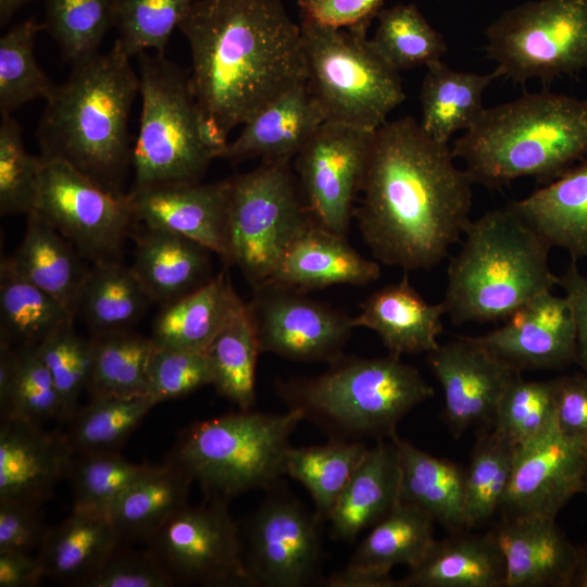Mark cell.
I'll use <instances>...</instances> for the list:
<instances>
[{"mask_svg":"<svg viewBox=\"0 0 587 587\" xmlns=\"http://www.w3.org/2000/svg\"><path fill=\"white\" fill-rule=\"evenodd\" d=\"M150 466L132 463L117 451L76 454L67 476L73 490V510L108 515Z\"/></svg>","mask_w":587,"mask_h":587,"instance_id":"bcb514c9","label":"cell"},{"mask_svg":"<svg viewBox=\"0 0 587 587\" xmlns=\"http://www.w3.org/2000/svg\"><path fill=\"white\" fill-rule=\"evenodd\" d=\"M115 0H47V30L73 64L97 53L107 32L114 26Z\"/></svg>","mask_w":587,"mask_h":587,"instance_id":"7dc6e473","label":"cell"},{"mask_svg":"<svg viewBox=\"0 0 587 587\" xmlns=\"http://www.w3.org/2000/svg\"><path fill=\"white\" fill-rule=\"evenodd\" d=\"M369 446L363 440L334 439L325 445L290 446L285 462L286 475L298 480L310 494L320 523L328 522Z\"/></svg>","mask_w":587,"mask_h":587,"instance_id":"f35d334b","label":"cell"},{"mask_svg":"<svg viewBox=\"0 0 587 587\" xmlns=\"http://www.w3.org/2000/svg\"><path fill=\"white\" fill-rule=\"evenodd\" d=\"M475 338L520 370L563 369L576 361V323L566 296L544 292Z\"/></svg>","mask_w":587,"mask_h":587,"instance_id":"ffe728a7","label":"cell"},{"mask_svg":"<svg viewBox=\"0 0 587 587\" xmlns=\"http://www.w3.org/2000/svg\"><path fill=\"white\" fill-rule=\"evenodd\" d=\"M48 528L39 507L0 501V552H29L40 548Z\"/></svg>","mask_w":587,"mask_h":587,"instance_id":"680465c9","label":"cell"},{"mask_svg":"<svg viewBox=\"0 0 587 587\" xmlns=\"http://www.w3.org/2000/svg\"><path fill=\"white\" fill-rule=\"evenodd\" d=\"M555 379V425L567 439L587 449V376Z\"/></svg>","mask_w":587,"mask_h":587,"instance_id":"9f6ffc18","label":"cell"},{"mask_svg":"<svg viewBox=\"0 0 587 587\" xmlns=\"http://www.w3.org/2000/svg\"><path fill=\"white\" fill-rule=\"evenodd\" d=\"M516 447L492 428L476 441L464 471V517L466 530L486 524L500 510Z\"/></svg>","mask_w":587,"mask_h":587,"instance_id":"ee69618b","label":"cell"},{"mask_svg":"<svg viewBox=\"0 0 587 587\" xmlns=\"http://www.w3.org/2000/svg\"><path fill=\"white\" fill-rule=\"evenodd\" d=\"M127 195L135 221L189 238L228 263L229 179L154 185Z\"/></svg>","mask_w":587,"mask_h":587,"instance_id":"d6986e66","label":"cell"},{"mask_svg":"<svg viewBox=\"0 0 587 587\" xmlns=\"http://www.w3.org/2000/svg\"><path fill=\"white\" fill-rule=\"evenodd\" d=\"M175 582L149 550L124 551L118 548L82 587H171Z\"/></svg>","mask_w":587,"mask_h":587,"instance_id":"11a10c76","label":"cell"},{"mask_svg":"<svg viewBox=\"0 0 587 587\" xmlns=\"http://www.w3.org/2000/svg\"><path fill=\"white\" fill-rule=\"evenodd\" d=\"M247 305L260 352L290 360L332 363L344 355L354 328L347 314L274 284L254 288Z\"/></svg>","mask_w":587,"mask_h":587,"instance_id":"2e32d148","label":"cell"},{"mask_svg":"<svg viewBox=\"0 0 587 587\" xmlns=\"http://www.w3.org/2000/svg\"><path fill=\"white\" fill-rule=\"evenodd\" d=\"M427 362L444 394V414L451 432L491 425L498 403L521 371L475 336H459L427 353Z\"/></svg>","mask_w":587,"mask_h":587,"instance_id":"e0dca14e","label":"cell"},{"mask_svg":"<svg viewBox=\"0 0 587 587\" xmlns=\"http://www.w3.org/2000/svg\"><path fill=\"white\" fill-rule=\"evenodd\" d=\"M153 300L133 272L120 262L93 264L82 287L76 313L93 335L129 330Z\"/></svg>","mask_w":587,"mask_h":587,"instance_id":"8d00e7d4","label":"cell"},{"mask_svg":"<svg viewBox=\"0 0 587 587\" xmlns=\"http://www.w3.org/2000/svg\"><path fill=\"white\" fill-rule=\"evenodd\" d=\"M304 420L250 410L195 422L184 428L166 462L196 482L207 499L229 501L253 489H271L286 475L290 437Z\"/></svg>","mask_w":587,"mask_h":587,"instance_id":"52a82bcc","label":"cell"},{"mask_svg":"<svg viewBox=\"0 0 587 587\" xmlns=\"http://www.w3.org/2000/svg\"><path fill=\"white\" fill-rule=\"evenodd\" d=\"M586 449L565 438L557 425L517 446L510 482L501 503L503 519L542 516L557 519L583 492Z\"/></svg>","mask_w":587,"mask_h":587,"instance_id":"ac0fdd59","label":"cell"},{"mask_svg":"<svg viewBox=\"0 0 587 587\" xmlns=\"http://www.w3.org/2000/svg\"><path fill=\"white\" fill-rule=\"evenodd\" d=\"M227 501L186 504L147 541L176 584L253 587L247 572L240 527Z\"/></svg>","mask_w":587,"mask_h":587,"instance_id":"4fadbf2b","label":"cell"},{"mask_svg":"<svg viewBox=\"0 0 587 587\" xmlns=\"http://www.w3.org/2000/svg\"><path fill=\"white\" fill-rule=\"evenodd\" d=\"M120 542L108 515L73 510L61 524L48 528L37 558L45 577L82 587Z\"/></svg>","mask_w":587,"mask_h":587,"instance_id":"1f68e13d","label":"cell"},{"mask_svg":"<svg viewBox=\"0 0 587 587\" xmlns=\"http://www.w3.org/2000/svg\"><path fill=\"white\" fill-rule=\"evenodd\" d=\"M555 426V379L526 380L519 376L503 392L492 429L515 447Z\"/></svg>","mask_w":587,"mask_h":587,"instance_id":"c3c4849f","label":"cell"},{"mask_svg":"<svg viewBox=\"0 0 587 587\" xmlns=\"http://www.w3.org/2000/svg\"><path fill=\"white\" fill-rule=\"evenodd\" d=\"M560 286L571 302L576 323V361L587 376V276L576 265L566 267L560 276Z\"/></svg>","mask_w":587,"mask_h":587,"instance_id":"91938a15","label":"cell"},{"mask_svg":"<svg viewBox=\"0 0 587 587\" xmlns=\"http://www.w3.org/2000/svg\"><path fill=\"white\" fill-rule=\"evenodd\" d=\"M371 42L396 71L427 67L441 60L448 45L413 3L382 9Z\"/></svg>","mask_w":587,"mask_h":587,"instance_id":"7bdbcfd3","label":"cell"},{"mask_svg":"<svg viewBox=\"0 0 587 587\" xmlns=\"http://www.w3.org/2000/svg\"><path fill=\"white\" fill-rule=\"evenodd\" d=\"M435 521L422 509L399 501L357 547L348 563L324 578L327 587H397L391 570L412 569L428 554L437 539Z\"/></svg>","mask_w":587,"mask_h":587,"instance_id":"44dd1931","label":"cell"},{"mask_svg":"<svg viewBox=\"0 0 587 587\" xmlns=\"http://www.w3.org/2000/svg\"><path fill=\"white\" fill-rule=\"evenodd\" d=\"M191 484L192 480L170 462L151 465L108 514L120 540L147 542L175 512L188 504Z\"/></svg>","mask_w":587,"mask_h":587,"instance_id":"d590c367","label":"cell"},{"mask_svg":"<svg viewBox=\"0 0 587 587\" xmlns=\"http://www.w3.org/2000/svg\"><path fill=\"white\" fill-rule=\"evenodd\" d=\"M323 374L279 387L288 409L302 411L330 438L375 440L397 435L399 422L434 396L420 371L401 357L341 355Z\"/></svg>","mask_w":587,"mask_h":587,"instance_id":"8992f818","label":"cell"},{"mask_svg":"<svg viewBox=\"0 0 587 587\" xmlns=\"http://www.w3.org/2000/svg\"><path fill=\"white\" fill-rule=\"evenodd\" d=\"M444 302L428 303L411 285L407 274L370 295L352 317L355 327L373 330L389 353L430 352L444 330Z\"/></svg>","mask_w":587,"mask_h":587,"instance_id":"d4e9b609","label":"cell"},{"mask_svg":"<svg viewBox=\"0 0 587 587\" xmlns=\"http://www.w3.org/2000/svg\"><path fill=\"white\" fill-rule=\"evenodd\" d=\"M571 587H587V544L576 545V563Z\"/></svg>","mask_w":587,"mask_h":587,"instance_id":"e7e4bbea","label":"cell"},{"mask_svg":"<svg viewBox=\"0 0 587 587\" xmlns=\"http://www.w3.org/2000/svg\"><path fill=\"white\" fill-rule=\"evenodd\" d=\"M45 577L38 558L29 552H0V587H32Z\"/></svg>","mask_w":587,"mask_h":587,"instance_id":"94428289","label":"cell"},{"mask_svg":"<svg viewBox=\"0 0 587 587\" xmlns=\"http://www.w3.org/2000/svg\"><path fill=\"white\" fill-rule=\"evenodd\" d=\"M178 28L196 100L228 132L307 82L301 27L279 0H195Z\"/></svg>","mask_w":587,"mask_h":587,"instance_id":"7a4b0ae2","label":"cell"},{"mask_svg":"<svg viewBox=\"0 0 587 587\" xmlns=\"http://www.w3.org/2000/svg\"><path fill=\"white\" fill-rule=\"evenodd\" d=\"M32 212L93 264L118 262L135 222L127 193L110 191L59 160L43 159Z\"/></svg>","mask_w":587,"mask_h":587,"instance_id":"7c38bea8","label":"cell"},{"mask_svg":"<svg viewBox=\"0 0 587 587\" xmlns=\"http://www.w3.org/2000/svg\"><path fill=\"white\" fill-rule=\"evenodd\" d=\"M18 367L17 348L0 341V417L5 419L11 411Z\"/></svg>","mask_w":587,"mask_h":587,"instance_id":"be15d7a7","label":"cell"},{"mask_svg":"<svg viewBox=\"0 0 587 587\" xmlns=\"http://www.w3.org/2000/svg\"><path fill=\"white\" fill-rule=\"evenodd\" d=\"M42 29L43 23L32 18L15 25L0 39L1 115H11L37 98L47 100L55 88L34 55L35 37Z\"/></svg>","mask_w":587,"mask_h":587,"instance_id":"f6af8a7d","label":"cell"},{"mask_svg":"<svg viewBox=\"0 0 587 587\" xmlns=\"http://www.w3.org/2000/svg\"><path fill=\"white\" fill-rule=\"evenodd\" d=\"M210 252L182 235L145 226L130 267L153 302L166 304L213 277Z\"/></svg>","mask_w":587,"mask_h":587,"instance_id":"83f0119b","label":"cell"},{"mask_svg":"<svg viewBox=\"0 0 587 587\" xmlns=\"http://www.w3.org/2000/svg\"><path fill=\"white\" fill-rule=\"evenodd\" d=\"M320 525L314 512L291 496L267 497L240 532L253 587L322 585Z\"/></svg>","mask_w":587,"mask_h":587,"instance_id":"5bb4252c","label":"cell"},{"mask_svg":"<svg viewBox=\"0 0 587 587\" xmlns=\"http://www.w3.org/2000/svg\"><path fill=\"white\" fill-rule=\"evenodd\" d=\"M212 379L211 365L204 352L157 346L148 370L149 396L158 404L212 385Z\"/></svg>","mask_w":587,"mask_h":587,"instance_id":"db71d44e","label":"cell"},{"mask_svg":"<svg viewBox=\"0 0 587 587\" xmlns=\"http://www.w3.org/2000/svg\"><path fill=\"white\" fill-rule=\"evenodd\" d=\"M385 0H299L301 20L333 28L367 29Z\"/></svg>","mask_w":587,"mask_h":587,"instance_id":"6f0895ef","label":"cell"},{"mask_svg":"<svg viewBox=\"0 0 587 587\" xmlns=\"http://www.w3.org/2000/svg\"><path fill=\"white\" fill-rule=\"evenodd\" d=\"M400 500V463L392 438L369 447L328 519L334 540L352 542Z\"/></svg>","mask_w":587,"mask_h":587,"instance_id":"4316f807","label":"cell"},{"mask_svg":"<svg viewBox=\"0 0 587 587\" xmlns=\"http://www.w3.org/2000/svg\"><path fill=\"white\" fill-rule=\"evenodd\" d=\"M243 303L227 272L221 271L198 289L163 304L151 338L161 348L205 352Z\"/></svg>","mask_w":587,"mask_h":587,"instance_id":"f546056e","label":"cell"},{"mask_svg":"<svg viewBox=\"0 0 587 587\" xmlns=\"http://www.w3.org/2000/svg\"><path fill=\"white\" fill-rule=\"evenodd\" d=\"M451 152L474 184L550 183L587 157V99L544 91L485 108Z\"/></svg>","mask_w":587,"mask_h":587,"instance_id":"277c9868","label":"cell"},{"mask_svg":"<svg viewBox=\"0 0 587 587\" xmlns=\"http://www.w3.org/2000/svg\"><path fill=\"white\" fill-rule=\"evenodd\" d=\"M379 275L377 261L363 258L346 236L312 220L291 241L265 284L303 292L334 285L365 286Z\"/></svg>","mask_w":587,"mask_h":587,"instance_id":"cb8c5ba5","label":"cell"},{"mask_svg":"<svg viewBox=\"0 0 587 587\" xmlns=\"http://www.w3.org/2000/svg\"><path fill=\"white\" fill-rule=\"evenodd\" d=\"M374 132L325 121L296 155L299 188L311 217L336 234L346 236L349 229Z\"/></svg>","mask_w":587,"mask_h":587,"instance_id":"9a60e30c","label":"cell"},{"mask_svg":"<svg viewBox=\"0 0 587 587\" xmlns=\"http://www.w3.org/2000/svg\"><path fill=\"white\" fill-rule=\"evenodd\" d=\"M326 121L307 82L285 91L260 109L229 142L224 158L240 162L289 161Z\"/></svg>","mask_w":587,"mask_h":587,"instance_id":"484cf974","label":"cell"},{"mask_svg":"<svg viewBox=\"0 0 587 587\" xmlns=\"http://www.w3.org/2000/svg\"><path fill=\"white\" fill-rule=\"evenodd\" d=\"M137 57L141 115L133 148L132 189L200 182L213 159L197 137L200 107L190 75L162 53Z\"/></svg>","mask_w":587,"mask_h":587,"instance_id":"9c48e42d","label":"cell"},{"mask_svg":"<svg viewBox=\"0 0 587 587\" xmlns=\"http://www.w3.org/2000/svg\"><path fill=\"white\" fill-rule=\"evenodd\" d=\"M16 348L18 353L17 377L8 417H16L36 424L52 419L62 420L60 396L40 355L38 346Z\"/></svg>","mask_w":587,"mask_h":587,"instance_id":"f5cc1de1","label":"cell"},{"mask_svg":"<svg viewBox=\"0 0 587 587\" xmlns=\"http://www.w3.org/2000/svg\"><path fill=\"white\" fill-rule=\"evenodd\" d=\"M505 565L491 532H462L437 540L425 559L409 569L397 587H504Z\"/></svg>","mask_w":587,"mask_h":587,"instance_id":"4dcf8cb0","label":"cell"},{"mask_svg":"<svg viewBox=\"0 0 587 587\" xmlns=\"http://www.w3.org/2000/svg\"><path fill=\"white\" fill-rule=\"evenodd\" d=\"M510 205L550 247L573 261L587 257V157Z\"/></svg>","mask_w":587,"mask_h":587,"instance_id":"f1b7e54d","label":"cell"},{"mask_svg":"<svg viewBox=\"0 0 587 587\" xmlns=\"http://www.w3.org/2000/svg\"><path fill=\"white\" fill-rule=\"evenodd\" d=\"M492 533L504 560V587H571L576 545L555 519H503Z\"/></svg>","mask_w":587,"mask_h":587,"instance_id":"603a6c76","label":"cell"},{"mask_svg":"<svg viewBox=\"0 0 587 587\" xmlns=\"http://www.w3.org/2000/svg\"><path fill=\"white\" fill-rule=\"evenodd\" d=\"M501 76L491 73L457 71L442 60L429 64L421 88L422 129L434 140L449 145L459 130L474 125L485 110L483 96L487 87Z\"/></svg>","mask_w":587,"mask_h":587,"instance_id":"836d02e7","label":"cell"},{"mask_svg":"<svg viewBox=\"0 0 587 587\" xmlns=\"http://www.w3.org/2000/svg\"><path fill=\"white\" fill-rule=\"evenodd\" d=\"M488 58L515 83H549L587 67V0H535L504 11L485 30Z\"/></svg>","mask_w":587,"mask_h":587,"instance_id":"8fae6325","label":"cell"},{"mask_svg":"<svg viewBox=\"0 0 587 587\" xmlns=\"http://www.w3.org/2000/svg\"><path fill=\"white\" fill-rule=\"evenodd\" d=\"M75 315L24 277L11 257L0 264V341L38 346Z\"/></svg>","mask_w":587,"mask_h":587,"instance_id":"74e56055","label":"cell"},{"mask_svg":"<svg viewBox=\"0 0 587 587\" xmlns=\"http://www.w3.org/2000/svg\"><path fill=\"white\" fill-rule=\"evenodd\" d=\"M91 397L149 396L148 370L157 345L129 330L93 335Z\"/></svg>","mask_w":587,"mask_h":587,"instance_id":"60d3db41","label":"cell"},{"mask_svg":"<svg viewBox=\"0 0 587 587\" xmlns=\"http://www.w3.org/2000/svg\"><path fill=\"white\" fill-rule=\"evenodd\" d=\"M195 0H115V40L130 58L154 49L164 53L173 30Z\"/></svg>","mask_w":587,"mask_h":587,"instance_id":"681fc988","label":"cell"},{"mask_svg":"<svg viewBox=\"0 0 587 587\" xmlns=\"http://www.w3.org/2000/svg\"><path fill=\"white\" fill-rule=\"evenodd\" d=\"M0 420V501L40 507L68 476L75 454L64 433L16 417Z\"/></svg>","mask_w":587,"mask_h":587,"instance_id":"7402d4cb","label":"cell"},{"mask_svg":"<svg viewBox=\"0 0 587 587\" xmlns=\"http://www.w3.org/2000/svg\"><path fill=\"white\" fill-rule=\"evenodd\" d=\"M196 130L201 147L212 159L224 158L229 146V132L216 117L200 109Z\"/></svg>","mask_w":587,"mask_h":587,"instance_id":"6125c7cd","label":"cell"},{"mask_svg":"<svg viewBox=\"0 0 587 587\" xmlns=\"http://www.w3.org/2000/svg\"><path fill=\"white\" fill-rule=\"evenodd\" d=\"M400 463V500L413 504L452 533L466 530L464 471L397 435L392 437Z\"/></svg>","mask_w":587,"mask_h":587,"instance_id":"d6a6232c","label":"cell"},{"mask_svg":"<svg viewBox=\"0 0 587 587\" xmlns=\"http://www.w3.org/2000/svg\"><path fill=\"white\" fill-rule=\"evenodd\" d=\"M129 59L115 41L109 52L74 64L46 100L37 129L45 160L65 162L114 192H123L132 164L128 121L140 93Z\"/></svg>","mask_w":587,"mask_h":587,"instance_id":"3957f363","label":"cell"},{"mask_svg":"<svg viewBox=\"0 0 587 587\" xmlns=\"http://www.w3.org/2000/svg\"><path fill=\"white\" fill-rule=\"evenodd\" d=\"M150 396H96L71 417L64 433L74 454L117 451L155 405Z\"/></svg>","mask_w":587,"mask_h":587,"instance_id":"b9f144b4","label":"cell"},{"mask_svg":"<svg viewBox=\"0 0 587 587\" xmlns=\"http://www.w3.org/2000/svg\"><path fill=\"white\" fill-rule=\"evenodd\" d=\"M42 157L30 155L22 127L11 115L0 123V214L30 213L39 185Z\"/></svg>","mask_w":587,"mask_h":587,"instance_id":"816d5d0a","label":"cell"},{"mask_svg":"<svg viewBox=\"0 0 587 587\" xmlns=\"http://www.w3.org/2000/svg\"><path fill=\"white\" fill-rule=\"evenodd\" d=\"M29 0H0V25L5 26L12 16Z\"/></svg>","mask_w":587,"mask_h":587,"instance_id":"03108f58","label":"cell"},{"mask_svg":"<svg viewBox=\"0 0 587 587\" xmlns=\"http://www.w3.org/2000/svg\"><path fill=\"white\" fill-rule=\"evenodd\" d=\"M583 492L587 497V449H586V473H585V482H584V490Z\"/></svg>","mask_w":587,"mask_h":587,"instance_id":"003e7915","label":"cell"},{"mask_svg":"<svg viewBox=\"0 0 587 587\" xmlns=\"http://www.w3.org/2000/svg\"><path fill=\"white\" fill-rule=\"evenodd\" d=\"M289 161H262L229 179L228 263L253 288L265 284L296 236L313 220Z\"/></svg>","mask_w":587,"mask_h":587,"instance_id":"30bf717a","label":"cell"},{"mask_svg":"<svg viewBox=\"0 0 587 587\" xmlns=\"http://www.w3.org/2000/svg\"><path fill=\"white\" fill-rule=\"evenodd\" d=\"M216 391L239 410L255 404V366L260 352L258 336L247 303L229 319L204 352Z\"/></svg>","mask_w":587,"mask_h":587,"instance_id":"ab89813d","label":"cell"},{"mask_svg":"<svg viewBox=\"0 0 587 587\" xmlns=\"http://www.w3.org/2000/svg\"><path fill=\"white\" fill-rule=\"evenodd\" d=\"M73 323L63 324L38 345L60 396L62 421L66 422L78 410V400L88 389L92 367L91 339L80 337Z\"/></svg>","mask_w":587,"mask_h":587,"instance_id":"f907efd6","label":"cell"},{"mask_svg":"<svg viewBox=\"0 0 587 587\" xmlns=\"http://www.w3.org/2000/svg\"><path fill=\"white\" fill-rule=\"evenodd\" d=\"M449 145L430 138L411 116L374 132L353 211L375 260L405 272L439 264L469 224L472 185Z\"/></svg>","mask_w":587,"mask_h":587,"instance_id":"6da1fadb","label":"cell"},{"mask_svg":"<svg viewBox=\"0 0 587 587\" xmlns=\"http://www.w3.org/2000/svg\"><path fill=\"white\" fill-rule=\"evenodd\" d=\"M449 263L442 300L454 324L505 321L560 285L550 245L509 204L470 221Z\"/></svg>","mask_w":587,"mask_h":587,"instance_id":"5b68a950","label":"cell"},{"mask_svg":"<svg viewBox=\"0 0 587 587\" xmlns=\"http://www.w3.org/2000/svg\"><path fill=\"white\" fill-rule=\"evenodd\" d=\"M24 238L11 257L18 272L76 315L89 268L83 257L47 221L30 212Z\"/></svg>","mask_w":587,"mask_h":587,"instance_id":"e575fe53","label":"cell"},{"mask_svg":"<svg viewBox=\"0 0 587 587\" xmlns=\"http://www.w3.org/2000/svg\"><path fill=\"white\" fill-rule=\"evenodd\" d=\"M308 87L326 121L376 130L405 99L399 72L375 50L366 29L301 20Z\"/></svg>","mask_w":587,"mask_h":587,"instance_id":"ba28073f","label":"cell"}]
</instances>
